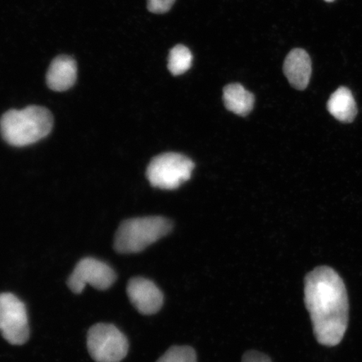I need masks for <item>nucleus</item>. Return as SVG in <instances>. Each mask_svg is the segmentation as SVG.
I'll return each mask as SVG.
<instances>
[{"label": "nucleus", "instance_id": "1", "mask_svg": "<svg viewBox=\"0 0 362 362\" xmlns=\"http://www.w3.org/2000/svg\"><path fill=\"white\" fill-rule=\"evenodd\" d=\"M305 304L320 345L341 342L349 321V300L343 279L332 268L321 266L305 279Z\"/></svg>", "mask_w": 362, "mask_h": 362}, {"label": "nucleus", "instance_id": "2", "mask_svg": "<svg viewBox=\"0 0 362 362\" xmlns=\"http://www.w3.org/2000/svg\"><path fill=\"white\" fill-rule=\"evenodd\" d=\"M53 116L47 108L29 106L10 110L0 120L2 137L12 146L24 147L39 141L51 133Z\"/></svg>", "mask_w": 362, "mask_h": 362}, {"label": "nucleus", "instance_id": "3", "mask_svg": "<svg viewBox=\"0 0 362 362\" xmlns=\"http://www.w3.org/2000/svg\"><path fill=\"white\" fill-rule=\"evenodd\" d=\"M170 221L161 216L139 217L124 221L117 229L115 247L119 253H137L172 230Z\"/></svg>", "mask_w": 362, "mask_h": 362}, {"label": "nucleus", "instance_id": "4", "mask_svg": "<svg viewBox=\"0 0 362 362\" xmlns=\"http://www.w3.org/2000/svg\"><path fill=\"white\" fill-rule=\"evenodd\" d=\"M194 167L191 158L181 153H165L149 163L147 178L153 187L175 189L191 179Z\"/></svg>", "mask_w": 362, "mask_h": 362}, {"label": "nucleus", "instance_id": "5", "mask_svg": "<svg viewBox=\"0 0 362 362\" xmlns=\"http://www.w3.org/2000/svg\"><path fill=\"white\" fill-rule=\"evenodd\" d=\"M88 348L97 362H120L129 351V342L115 325L97 324L89 329Z\"/></svg>", "mask_w": 362, "mask_h": 362}, {"label": "nucleus", "instance_id": "6", "mask_svg": "<svg viewBox=\"0 0 362 362\" xmlns=\"http://www.w3.org/2000/svg\"><path fill=\"white\" fill-rule=\"evenodd\" d=\"M0 332L8 343L15 346L23 345L29 339L25 305L11 293L0 294Z\"/></svg>", "mask_w": 362, "mask_h": 362}, {"label": "nucleus", "instance_id": "7", "mask_svg": "<svg viewBox=\"0 0 362 362\" xmlns=\"http://www.w3.org/2000/svg\"><path fill=\"white\" fill-rule=\"evenodd\" d=\"M116 280V274L110 265L93 257L81 259L68 279V286L80 293L88 284L99 291L110 288Z\"/></svg>", "mask_w": 362, "mask_h": 362}, {"label": "nucleus", "instance_id": "8", "mask_svg": "<svg viewBox=\"0 0 362 362\" xmlns=\"http://www.w3.org/2000/svg\"><path fill=\"white\" fill-rule=\"evenodd\" d=\"M127 293L136 310L143 315L156 314L164 303V296L160 289L151 280L144 278L130 279Z\"/></svg>", "mask_w": 362, "mask_h": 362}, {"label": "nucleus", "instance_id": "9", "mask_svg": "<svg viewBox=\"0 0 362 362\" xmlns=\"http://www.w3.org/2000/svg\"><path fill=\"white\" fill-rule=\"evenodd\" d=\"M78 78V64L74 58L62 55L54 59L47 74V84L55 92L74 87Z\"/></svg>", "mask_w": 362, "mask_h": 362}, {"label": "nucleus", "instance_id": "10", "mask_svg": "<svg viewBox=\"0 0 362 362\" xmlns=\"http://www.w3.org/2000/svg\"><path fill=\"white\" fill-rule=\"evenodd\" d=\"M284 72L293 88L305 90L310 83L312 63L309 54L303 49H293L284 63Z\"/></svg>", "mask_w": 362, "mask_h": 362}, {"label": "nucleus", "instance_id": "11", "mask_svg": "<svg viewBox=\"0 0 362 362\" xmlns=\"http://www.w3.org/2000/svg\"><path fill=\"white\" fill-rule=\"evenodd\" d=\"M327 110L330 115L342 123H351L356 116L357 110L351 90L346 87L339 88L330 96Z\"/></svg>", "mask_w": 362, "mask_h": 362}, {"label": "nucleus", "instance_id": "12", "mask_svg": "<svg viewBox=\"0 0 362 362\" xmlns=\"http://www.w3.org/2000/svg\"><path fill=\"white\" fill-rule=\"evenodd\" d=\"M223 101L226 110L239 116H247L253 110L255 98L241 84L233 83L224 88Z\"/></svg>", "mask_w": 362, "mask_h": 362}, {"label": "nucleus", "instance_id": "13", "mask_svg": "<svg viewBox=\"0 0 362 362\" xmlns=\"http://www.w3.org/2000/svg\"><path fill=\"white\" fill-rule=\"evenodd\" d=\"M168 61V68L171 74L182 75L192 67V53L185 45H177L171 49Z\"/></svg>", "mask_w": 362, "mask_h": 362}, {"label": "nucleus", "instance_id": "14", "mask_svg": "<svg viewBox=\"0 0 362 362\" xmlns=\"http://www.w3.org/2000/svg\"><path fill=\"white\" fill-rule=\"evenodd\" d=\"M157 362H197V353L191 346H172Z\"/></svg>", "mask_w": 362, "mask_h": 362}, {"label": "nucleus", "instance_id": "15", "mask_svg": "<svg viewBox=\"0 0 362 362\" xmlns=\"http://www.w3.org/2000/svg\"><path fill=\"white\" fill-rule=\"evenodd\" d=\"M175 1V0H148V10L153 13H165L170 11Z\"/></svg>", "mask_w": 362, "mask_h": 362}, {"label": "nucleus", "instance_id": "16", "mask_svg": "<svg viewBox=\"0 0 362 362\" xmlns=\"http://www.w3.org/2000/svg\"><path fill=\"white\" fill-rule=\"evenodd\" d=\"M242 362H272L269 356L255 351H247L244 354Z\"/></svg>", "mask_w": 362, "mask_h": 362}, {"label": "nucleus", "instance_id": "17", "mask_svg": "<svg viewBox=\"0 0 362 362\" xmlns=\"http://www.w3.org/2000/svg\"><path fill=\"white\" fill-rule=\"evenodd\" d=\"M325 2L332 3L334 2V0H325Z\"/></svg>", "mask_w": 362, "mask_h": 362}]
</instances>
